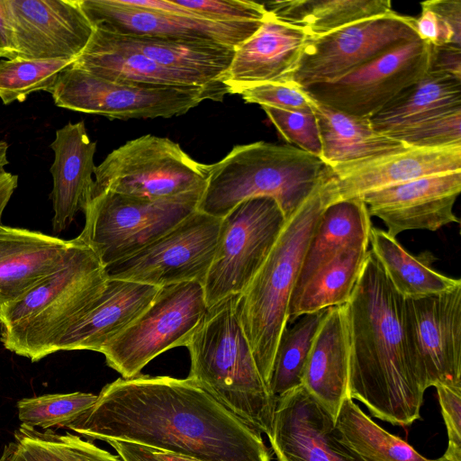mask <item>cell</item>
Wrapping results in <instances>:
<instances>
[{
    "mask_svg": "<svg viewBox=\"0 0 461 461\" xmlns=\"http://www.w3.org/2000/svg\"><path fill=\"white\" fill-rule=\"evenodd\" d=\"M104 32L113 41L140 52L162 66L197 73L221 83L235 51L233 47L212 41Z\"/></svg>",
    "mask_w": 461,
    "mask_h": 461,
    "instance_id": "obj_30",
    "label": "cell"
},
{
    "mask_svg": "<svg viewBox=\"0 0 461 461\" xmlns=\"http://www.w3.org/2000/svg\"><path fill=\"white\" fill-rule=\"evenodd\" d=\"M247 104L283 110L312 109L317 102L294 81L269 82L251 86L239 94Z\"/></svg>",
    "mask_w": 461,
    "mask_h": 461,
    "instance_id": "obj_42",
    "label": "cell"
},
{
    "mask_svg": "<svg viewBox=\"0 0 461 461\" xmlns=\"http://www.w3.org/2000/svg\"><path fill=\"white\" fill-rule=\"evenodd\" d=\"M330 168L336 201L360 198L420 177L461 171V145L440 149L406 147Z\"/></svg>",
    "mask_w": 461,
    "mask_h": 461,
    "instance_id": "obj_20",
    "label": "cell"
},
{
    "mask_svg": "<svg viewBox=\"0 0 461 461\" xmlns=\"http://www.w3.org/2000/svg\"><path fill=\"white\" fill-rule=\"evenodd\" d=\"M78 240L0 224V307L64 267Z\"/></svg>",
    "mask_w": 461,
    "mask_h": 461,
    "instance_id": "obj_22",
    "label": "cell"
},
{
    "mask_svg": "<svg viewBox=\"0 0 461 461\" xmlns=\"http://www.w3.org/2000/svg\"><path fill=\"white\" fill-rule=\"evenodd\" d=\"M73 66L113 82L164 87H202L228 94L221 82L197 73L162 66L140 52L113 41L104 32L94 33Z\"/></svg>",
    "mask_w": 461,
    "mask_h": 461,
    "instance_id": "obj_23",
    "label": "cell"
},
{
    "mask_svg": "<svg viewBox=\"0 0 461 461\" xmlns=\"http://www.w3.org/2000/svg\"><path fill=\"white\" fill-rule=\"evenodd\" d=\"M198 17L214 22H264V4L249 0H174Z\"/></svg>",
    "mask_w": 461,
    "mask_h": 461,
    "instance_id": "obj_41",
    "label": "cell"
},
{
    "mask_svg": "<svg viewBox=\"0 0 461 461\" xmlns=\"http://www.w3.org/2000/svg\"><path fill=\"white\" fill-rule=\"evenodd\" d=\"M203 191L162 199L102 192L86 204L77 237L105 267L147 247L197 210Z\"/></svg>",
    "mask_w": 461,
    "mask_h": 461,
    "instance_id": "obj_7",
    "label": "cell"
},
{
    "mask_svg": "<svg viewBox=\"0 0 461 461\" xmlns=\"http://www.w3.org/2000/svg\"><path fill=\"white\" fill-rule=\"evenodd\" d=\"M208 309L186 348L187 377L227 410L267 438L276 399L262 378L238 314V297Z\"/></svg>",
    "mask_w": 461,
    "mask_h": 461,
    "instance_id": "obj_5",
    "label": "cell"
},
{
    "mask_svg": "<svg viewBox=\"0 0 461 461\" xmlns=\"http://www.w3.org/2000/svg\"><path fill=\"white\" fill-rule=\"evenodd\" d=\"M328 310L304 314L283 331L268 383L269 391L276 399L302 384L308 356Z\"/></svg>",
    "mask_w": 461,
    "mask_h": 461,
    "instance_id": "obj_36",
    "label": "cell"
},
{
    "mask_svg": "<svg viewBox=\"0 0 461 461\" xmlns=\"http://www.w3.org/2000/svg\"><path fill=\"white\" fill-rule=\"evenodd\" d=\"M461 79V48L454 45L429 44L428 71Z\"/></svg>",
    "mask_w": 461,
    "mask_h": 461,
    "instance_id": "obj_45",
    "label": "cell"
},
{
    "mask_svg": "<svg viewBox=\"0 0 461 461\" xmlns=\"http://www.w3.org/2000/svg\"><path fill=\"white\" fill-rule=\"evenodd\" d=\"M343 440L365 461H431L390 434L347 396L335 420Z\"/></svg>",
    "mask_w": 461,
    "mask_h": 461,
    "instance_id": "obj_35",
    "label": "cell"
},
{
    "mask_svg": "<svg viewBox=\"0 0 461 461\" xmlns=\"http://www.w3.org/2000/svg\"><path fill=\"white\" fill-rule=\"evenodd\" d=\"M431 461H461V445L448 443L445 454L441 457Z\"/></svg>",
    "mask_w": 461,
    "mask_h": 461,
    "instance_id": "obj_49",
    "label": "cell"
},
{
    "mask_svg": "<svg viewBox=\"0 0 461 461\" xmlns=\"http://www.w3.org/2000/svg\"><path fill=\"white\" fill-rule=\"evenodd\" d=\"M221 220L195 210L147 247L105 267L107 277L158 287L203 284L216 250Z\"/></svg>",
    "mask_w": 461,
    "mask_h": 461,
    "instance_id": "obj_13",
    "label": "cell"
},
{
    "mask_svg": "<svg viewBox=\"0 0 461 461\" xmlns=\"http://www.w3.org/2000/svg\"><path fill=\"white\" fill-rule=\"evenodd\" d=\"M67 428L91 440L128 441L200 461H271L261 433L189 377L118 378Z\"/></svg>",
    "mask_w": 461,
    "mask_h": 461,
    "instance_id": "obj_1",
    "label": "cell"
},
{
    "mask_svg": "<svg viewBox=\"0 0 461 461\" xmlns=\"http://www.w3.org/2000/svg\"><path fill=\"white\" fill-rule=\"evenodd\" d=\"M94 176L91 198L111 191L162 199L204 189L208 165L192 158L168 138L146 134L112 150Z\"/></svg>",
    "mask_w": 461,
    "mask_h": 461,
    "instance_id": "obj_8",
    "label": "cell"
},
{
    "mask_svg": "<svg viewBox=\"0 0 461 461\" xmlns=\"http://www.w3.org/2000/svg\"><path fill=\"white\" fill-rule=\"evenodd\" d=\"M334 201L335 184L329 167L312 193L286 220L267 258L238 297L239 318L267 387L308 242L323 209Z\"/></svg>",
    "mask_w": 461,
    "mask_h": 461,
    "instance_id": "obj_3",
    "label": "cell"
},
{
    "mask_svg": "<svg viewBox=\"0 0 461 461\" xmlns=\"http://www.w3.org/2000/svg\"><path fill=\"white\" fill-rule=\"evenodd\" d=\"M368 247L343 250L294 292L289 303L287 325L304 314L347 303L362 272Z\"/></svg>",
    "mask_w": 461,
    "mask_h": 461,
    "instance_id": "obj_32",
    "label": "cell"
},
{
    "mask_svg": "<svg viewBox=\"0 0 461 461\" xmlns=\"http://www.w3.org/2000/svg\"><path fill=\"white\" fill-rule=\"evenodd\" d=\"M18 185L17 175L0 171V224L3 212Z\"/></svg>",
    "mask_w": 461,
    "mask_h": 461,
    "instance_id": "obj_48",
    "label": "cell"
},
{
    "mask_svg": "<svg viewBox=\"0 0 461 461\" xmlns=\"http://www.w3.org/2000/svg\"><path fill=\"white\" fill-rule=\"evenodd\" d=\"M95 29L119 35L212 41L237 47L264 22H214L150 10L125 0H78Z\"/></svg>",
    "mask_w": 461,
    "mask_h": 461,
    "instance_id": "obj_16",
    "label": "cell"
},
{
    "mask_svg": "<svg viewBox=\"0 0 461 461\" xmlns=\"http://www.w3.org/2000/svg\"><path fill=\"white\" fill-rule=\"evenodd\" d=\"M96 399V394L82 392L23 398L17 402L18 418L22 424L34 429L67 428L86 413Z\"/></svg>",
    "mask_w": 461,
    "mask_h": 461,
    "instance_id": "obj_38",
    "label": "cell"
},
{
    "mask_svg": "<svg viewBox=\"0 0 461 461\" xmlns=\"http://www.w3.org/2000/svg\"><path fill=\"white\" fill-rule=\"evenodd\" d=\"M425 2L436 15L440 34L439 45H454L461 48V1L429 0Z\"/></svg>",
    "mask_w": 461,
    "mask_h": 461,
    "instance_id": "obj_43",
    "label": "cell"
},
{
    "mask_svg": "<svg viewBox=\"0 0 461 461\" xmlns=\"http://www.w3.org/2000/svg\"><path fill=\"white\" fill-rule=\"evenodd\" d=\"M107 443L123 461H164L156 448L122 440Z\"/></svg>",
    "mask_w": 461,
    "mask_h": 461,
    "instance_id": "obj_47",
    "label": "cell"
},
{
    "mask_svg": "<svg viewBox=\"0 0 461 461\" xmlns=\"http://www.w3.org/2000/svg\"><path fill=\"white\" fill-rule=\"evenodd\" d=\"M429 44L404 41L342 77L304 88L319 104L370 119L428 71Z\"/></svg>",
    "mask_w": 461,
    "mask_h": 461,
    "instance_id": "obj_14",
    "label": "cell"
},
{
    "mask_svg": "<svg viewBox=\"0 0 461 461\" xmlns=\"http://www.w3.org/2000/svg\"><path fill=\"white\" fill-rule=\"evenodd\" d=\"M461 191V171L420 177L364 194L368 213L393 237L406 230L436 231L459 223L453 208Z\"/></svg>",
    "mask_w": 461,
    "mask_h": 461,
    "instance_id": "obj_19",
    "label": "cell"
},
{
    "mask_svg": "<svg viewBox=\"0 0 461 461\" xmlns=\"http://www.w3.org/2000/svg\"><path fill=\"white\" fill-rule=\"evenodd\" d=\"M0 461H123L77 434L56 433L21 424L5 446Z\"/></svg>",
    "mask_w": 461,
    "mask_h": 461,
    "instance_id": "obj_34",
    "label": "cell"
},
{
    "mask_svg": "<svg viewBox=\"0 0 461 461\" xmlns=\"http://www.w3.org/2000/svg\"><path fill=\"white\" fill-rule=\"evenodd\" d=\"M409 346L426 390L461 386V285L443 293L404 298Z\"/></svg>",
    "mask_w": 461,
    "mask_h": 461,
    "instance_id": "obj_15",
    "label": "cell"
},
{
    "mask_svg": "<svg viewBox=\"0 0 461 461\" xmlns=\"http://www.w3.org/2000/svg\"><path fill=\"white\" fill-rule=\"evenodd\" d=\"M404 297L369 249L346 303L349 345L348 395L392 425L420 417L426 388L404 325Z\"/></svg>",
    "mask_w": 461,
    "mask_h": 461,
    "instance_id": "obj_2",
    "label": "cell"
},
{
    "mask_svg": "<svg viewBox=\"0 0 461 461\" xmlns=\"http://www.w3.org/2000/svg\"><path fill=\"white\" fill-rule=\"evenodd\" d=\"M461 108V79L427 72L370 118L377 131L388 134Z\"/></svg>",
    "mask_w": 461,
    "mask_h": 461,
    "instance_id": "obj_29",
    "label": "cell"
},
{
    "mask_svg": "<svg viewBox=\"0 0 461 461\" xmlns=\"http://www.w3.org/2000/svg\"><path fill=\"white\" fill-rule=\"evenodd\" d=\"M158 452V455L164 461H200L189 456H181V455H176L168 452H165L162 450L157 449Z\"/></svg>",
    "mask_w": 461,
    "mask_h": 461,
    "instance_id": "obj_50",
    "label": "cell"
},
{
    "mask_svg": "<svg viewBox=\"0 0 461 461\" xmlns=\"http://www.w3.org/2000/svg\"><path fill=\"white\" fill-rule=\"evenodd\" d=\"M349 345L346 303L329 308L314 338L302 386L336 420L348 395Z\"/></svg>",
    "mask_w": 461,
    "mask_h": 461,
    "instance_id": "obj_26",
    "label": "cell"
},
{
    "mask_svg": "<svg viewBox=\"0 0 461 461\" xmlns=\"http://www.w3.org/2000/svg\"><path fill=\"white\" fill-rule=\"evenodd\" d=\"M264 5L276 19L301 27L311 36L393 11L390 0H285Z\"/></svg>",
    "mask_w": 461,
    "mask_h": 461,
    "instance_id": "obj_33",
    "label": "cell"
},
{
    "mask_svg": "<svg viewBox=\"0 0 461 461\" xmlns=\"http://www.w3.org/2000/svg\"><path fill=\"white\" fill-rule=\"evenodd\" d=\"M8 144L5 141H0V171L9 163L7 159Z\"/></svg>",
    "mask_w": 461,
    "mask_h": 461,
    "instance_id": "obj_51",
    "label": "cell"
},
{
    "mask_svg": "<svg viewBox=\"0 0 461 461\" xmlns=\"http://www.w3.org/2000/svg\"><path fill=\"white\" fill-rule=\"evenodd\" d=\"M74 59L14 58L0 60V99L4 104L23 102L36 91L51 92L59 76Z\"/></svg>",
    "mask_w": 461,
    "mask_h": 461,
    "instance_id": "obj_37",
    "label": "cell"
},
{
    "mask_svg": "<svg viewBox=\"0 0 461 461\" xmlns=\"http://www.w3.org/2000/svg\"><path fill=\"white\" fill-rule=\"evenodd\" d=\"M314 113L321 142V160L330 167L407 147L375 130L370 119L349 115L319 103Z\"/></svg>",
    "mask_w": 461,
    "mask_h": 461,
    "instance_id": "obj_28",
    "label": "cell"
},
{
    "mask_svg": "<svg viewBox=\"0 0 461 461\" xmlns=\"http://www.w3.org/2000/svg\"><path fill=\"white\" fill-rule=\"evenodd\" d=\"M59 107L109 119L171 118L224 94L202 87L127 85L92 75L73 65L59 76L51 92Z\"/></svg>",
    "mask_w": 461,
    "mask_h": 461,
    "instance_id": "obj_11",
    "label": "cell"
},
{
    "mask_svg": "<svg viewBox=\"0 0 461 461\" xmlns=\"http://www.w3.org/2000/svg\"><path fill=\"white\" fill-rule=\"evenodd\" d=\"M371 228L367 207L360 198L329 203L321 213L308 242L294 293L343 250L369 246Z\"/></svg>",
    "mask_w": 461,
    "mask_h": 461,
    "instance_id": "obj_27",
    "label": "cell"
},
{
    "mask_svg": "<svg viewBox=\"0 0 461 461\" xmlns=\"http://www.w3.org/2000/svg\"><path fill=\"white\" fill-rule=\"evenodd\" d=\"M207 312L201 282L162 286L142 313L100 353L122 377L137 376L161 353L186 347Z\"/></svg>",
    "mask_w": 461,
    "mask_h": 461,
    "instance_id": "obj_9",
    "label": "cell"
},
{
    "mask_svg": "<svg viewBox=\"0 0 461 461\" xmlns=\"http://www.w3.org/2000/svg\"><path fill=\"white\" fill-rule=\"evenodd\" d=\"M369 245L391 284L404 298L439 294L461 285L460 279L434 269L437 258L430 251L414 256L384 230L371 228Z\"/></svg>",
    "mask_w": 461,
    "mask_h": 461,
    "instance_id": "obj_31",
    "label": "cell"
},
{
    "mask_svg": "<svg viewBox=\"0 0 461 461\" xmlns=\"http://www.w3.org/2000/svg\"><path fill=\"white\" fill-rule=\"evenodd\" d=\"M0 58H17L14 31L7 0H0Z\"/></svg>",
    "mask_w": 461,
    "mask_h": 461,
    "instance_id": "obj_46",
    "label": "cell"
},
{
    "mask_svg": "<svg viewBox=\"0 0 461 461\" xmlns=\"http://www.w3.org/2000/svg\"><path fill=\"white\" fill-rule=\"evenodd\" d=\"M261 108L286 142L321 159V142L314 110Z\"/></svg>",
    "mask_w": 461,
    "mask_h": 461,
    "instance_id": "obj_40",
    "label": "cell"
},
{
    "mask_svg": "<svg viewBox=\"0 0 461 461\" xmlns=\"http://www.w3.org/2000/svg\"><path fill=\"white\" fill-rule=\"evenodd\" d=\"M285 222L277 203L267 196L244 200L221 218L214 257L203 283L208 309L246 290Z\"/></svg>",
    "mask_w": 461,
    "mask_h": 461,
    "instance_id": "obj_10",
    "label": "cell"
},
{
    "mask_svg": "<svg viewBox=\"0 0 461 461\" xmlns=\"http://www.w3.org/2000/svg\"><path fill=\"white\" fill-rule=\"evenodd\" d=\"M54 161L50 167L53 188L50 193L55 232L66 230L79 211L84 212L94 185L96 142L87 134L83 121L68 122L57 130L50 144Z\"/></svg>",
    "mask_w": 461,
    "mask_h": 461,
    "instance_id": "obj_24",
    "label": "cell"
},
{
    "mask_svg": "<svg viewBox=\"0 0 461 461\" xmlns=\"http://www.w3.org/2000/svg\"><path fill=\"white\" fill-rule=\"evenodd\" d=\"M268 440L277 461H365L302 385L276 398Z\"/></svg>",
    "mask_w": 461,
    "mask_h": 461,
    "instance_id": "obj_17",
    "label": "cell"
},
{
    "mask_svg": "<svg viewBox=\"0 0 461 461\" xmlns=\"http://www.w3.org/2000/svg\"><path fill=\"white\" fill-rule=\"evenodd\" d=\"M414 17L391 13L309 36L291 80L306 88L335 81L417 36Z\"/></svg>",
    "mask_w": 461,
    "mask_h": 461,
    "instance_id": "obj_12",
    "label": "cell"
},
{
    "mask_svg": "<svg viewBox=\"0 0 461 461\" xmlns=\"http://www.w3.org/2000/svg\"><path fill=\"white\" fill-rule=\"evenodd\" d=\"M448 443L461 445V386H436Z\"/></svg>",
    "mask_w": 461,
    "mask_h": 461,
    "instance_id": "obj_44",
    "label": "cell"
},
{
    "mask_svg": "<svg viewBox=\"0 0 461 461\" xmlns=\"http://www.w3.org/2000/svg\"><path fill=\"white\" fill-rule=\"evenodd\" d=\"M310 34L268 13L259 29L235 47L222 84L228 94L239 95L251 86L290 81Z\"/></svg>",
    "mask_w": 461,
    "mask_h": 461,
    "instance_id": "obj_21",
    "label": "cell"
},
{
    "mask_svg": "<svg viewBox=\"0 0 461 461\" xmlns=\"http://www.w3.org/2000/svg\"><path fill=\"white\" fill-rule=\"evenodd\" d=\"M7 4L20 58L76 60L95 31L78 0H7Z\"/></svg>",
    "mask_w": 461,
    "mask_h": 461,
    "instance_id": "obj_18",
    "label": "cell"
},
{
    "mask_svg": "<svg viewBox=\"0 0 461 461\" xmlns=\"http://www.w3.org/2000/svg\"><path fill=\"white\" fill-rule=\"evenodd\" d=\"M160 287L108 278L92 307L66 333L59 351L101 349L134 321Z\"/></svg>",
    "mask_w": 461,
    "mask_h": 461,
    "instance_id": "obj_25",
    "label": "cell"
},
{
    "mask_svg": "<svg viewBox=\"0 0 461 461\" xmlns=\"http://www.w3.org/2000/svg\"><path fill=\"white\" fill-rule=\"evenodd\" d=\"M328 169L320 158L290 144L236 145L223 158L208 165L197 210L222 218L244 200L267 196L277 203L287 220Z\"/></svg>",
    "mask_w": 461,
    "mask_h": 461,
    "instance_id": "obj_6",
    "label": "cell"
},
{
    "mask_svg": "<svg viewBox=\"0 0 461 461\" xmlns=\"http://www.w3.org/2000/svg\"><path fill=\"white\" fill-rule=\"evenodd\" d=\"M68 263L17 300L0 307L4 347L37 362L58 352L69 329L92 307L106 282L105 267L78 237Z\"/></svg>",
    "mask_w": 461,
    "mask_h": 461,
    "instance_id": "obj_4",
    "label": "cell"
},
{
    "mask_svg": "<svg viewBox=\"0 0 461 461\" xmlns=\"http://www.w3.org/2000/svg\"><path fill=\"white\" fill-rule=\"evenodd\" d=\"M413 148L440 149L461 145V108L386 134Z\"/></svg>",
    "mask_w": 461,
    "mask_h": 461,
    "instance_id": "obj_39",
    "label": "cell"
}]
</instances>
